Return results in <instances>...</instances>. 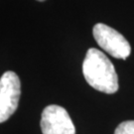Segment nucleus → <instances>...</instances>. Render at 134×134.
<instances>
[{"label": "nucleus", "mask_w": 134, "mask_h": 134, "mask_svg": "<svg viewBox=\"0 0 134 134\" xmlns=\"http://www.w3.org/2000/svg\"><path fill=\"white\" fill-rule=\"evenodd\" d=\"M83 77L94 90L104 93H114L118 91V77L114 66L101 51L91 48L82 64Z\"/></svg>", "instance_id": "obj_1"}, {"label": "nucleus", "mask_w": 134, "mask_h": 134, "mask_svg": "<svg viewBox=\"0 0 134 134\" xmlns=\"http://www.w3.org/2000/svg\"><path fill=\"white\" fill-rule=\"evenodd\" d=\"M96 43L102 50L116 59L125 60L131 53V47L126 39L115 29L97 23L92 29Z\"/></svg>", "instance_id": "obj_2"}, {"label": "nucleus", "mask_w": 134, "mask_h": 134, "mask_svg": "<svg viewBox=\"0 0 134 134\" xmlns=\"http://www.w3.org/2000/svg\"><path fill=\"white\" fill-rule=\"evenodd\" d=\"M21 96V82L14 72H5L0 77V123L14 113Z\"/></svg>", "instance_id": "obj_3"}, {"label": "nucleus", "mask_w": 134, "mask_h": 134, "mask_svg": "<svg viewBox=\"0 0 134 134\" xmlns=\"http://www.w3.org/2000/svg\"><path fill=\"white\" fill-rule=\"evenodd\" d=\"M40 125L43 134H76V127L68 111L56 104L45 107Z\"/></svg>", "instance_id": "obj_4"}, {"label": "nucleus", "mask_w": 134, "mask_h": 134, "mask_svg": "<svg viewBox=\"0 0 134 134\" xmlns=\"http://www.w3.org/2000/svg\"><path fill=\"white\" fill-rule=\"evenodd\" d=\"M114 134H134V120L121 122L116 127Z\"/></svg>", "instance_id": "obj_5"}, {"label": "nucleus", "mask_w": 134, "mask_h": 134, "mask_svg": "<svg viewBox=\"0 0 134 134\" xmlns=\"http://www.w3.org/2000/svg\"><path fill=\"white\" fill-rule=\"evenodd\" d=\"M37 1H40V2H42V1H45V0H37Z\"/></svg>", "instance_id": "obj_6"}]
</instances>
